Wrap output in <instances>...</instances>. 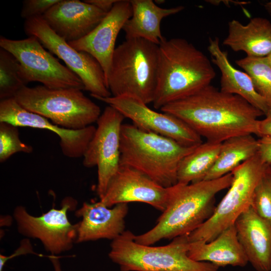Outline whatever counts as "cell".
Instances as JSON below:
<instances>
[{"label": "cell", "mask_w": 271, "mask_h": 271, "mask_svg": "<svg viewBox=\"0 0 271 271\" xmlns=\"http://www.w3.org/2000/svg\"><path fill=\"white\" fill-rule=\"evenodd\" d=\"M125 118L108 105L96 121V130L83 157L85 167L97 168V193L99 199L104 195L119 167L121 128Z\"/></svg>", "instance_id": "obj_12"}, {"label": "cell", "mask_w": 271, "mask_h": 271, "mask_svg": "<svg viewBox=\"0 0 271 271\" xmlns=\"http://www.w3.org/2000/svg\"><path fill=\"white\" fill-rule=\"evenodd\" d=\"M235 62L249 76L256 91L271 107V66L267 58L246 56Z\"/></svg>", "instance_id": "obj_27"}, {"label": "cell", "mask_w": 271, "mask_h": 271, "mask_svg": "<svg viewBox=\"0 0 271 271\" xmlns=\"http://www.w3.org/2000/svg\"><path fill=\"white\" fill-rule=\"evenodd\" d=\"M134 235L125 230L110 243L108 257L121 271H218L219 267L212 263L188 256V235L161 246L138 243Z\"/></svg>", "instance_id": "obj_6"}, {"label": "cell", "mask_w": 271, "mask_h": 271, "mask_svg": "<svg viewBox=\"0 0 271 271\" xmlns=\"http://www.w3.org/2000/svg\"><path fill=\"white\" fill-rule=\"evenodd\" d=\"M159 46L125 39L114 50L106 82L112 96L129 95L153 103L157 84Z\"/></svg>", "instance_id": "obj_5"}, {"label": "cell", "mask_w": 271, "mask_h": 271, "mask_svg": "<svg viewBox=\"0 0 271 271\" xmlns=\"http://www.w3.org/2000/svg\"><path fill=\"white\" fill-rule=\"evenodd\" d=\"M208 50L212 63L221 72L220 90L240 96L265 115L269 108L266 101L256 91L249 76L231 65L227 53L221 50L217 37L209 39Z\"/></svg>", "instance_id": "obj_21"}, {"label": "cell", "mask_w": 271, "mask_h": 271, "mask_svg": "<svg viewBox=\"0 0 271 271\" xmlns=\"http://www.w3.org/2000/svg\"><path fill=\"white\" fill-rule=\"evenodd\" d=\"M251 207L259 216L271 221V178L267 172L255 188Z\"/></svg>", "instance_id": "obj_29"}, {"label": "cell", "mask_w": 271, "mask_h": 271, "mask_svg": "<svg viewBox=\"0 0 271 271\" xmlns=\"http://www.w3.org/2000/svg\"><path fill=\"white\" fill-rule=\"evenodd\" d=\"M258 140L252 134L234 137L222 143L218 157L203 180L221 178L257 154Z\"/></svg>", "instance_id": "obj_24"}, {"label": "cell", "mask_w": 271, "mask_h": 271, "mask_svg": "<svg viewBox=\"0 0 271 271\" xmlns=\"http://www.w3.org/2000/svg\"><path fill=\"white\" fill-rule=\"evenodd\" d=\"M269 166L257 154L234 169L231 172L232 181L227 192L212 216L188 235L189 242L211 241L234 225L240 214L251 206L255 188Z\"/></svg>", "instance_id": "obj_8"}, {"label": "cell", "mask_w": 271, "mask_h": 271, "mask_svg": "<svg viewBox=\"0 0 271 271\" xmlns=\"http://www.w3.org/2000/svg\"><path fill=\"white\" fill-rule=\"evenodd\" d=\"M267 59L268 60V63H269L270 65L271 66V52L270 54L266 57Z\"/></svg>", "instance_id": "obj_38"}, {"label": "cell", "mask_w": 271, "mask_h": 271, "mask_svg": "<svg viewBox=\"0 0 271 271\" xmlns=\"http://www.w3.org/2000/svg\"><path fill=\"white\" fill-rule=\"evenodd\" d=\"M77 88L50 89L45 86L21 88L14 98L27 110L63 128L78 130L96 122L99 106Z\"/></svg>", "instance_id": "obj_7"}, {"label": "cell", "mask_w": 271, "mask_h": 271, "mask_svg": "<svg viewBox=\"0 0 271 271\" xmlns=\"http://www.w3.org/2000/svg\"><path fill=\"white\" fill-rule=\"evenodd\" d=\"M257 136L271 137V107L265 114V118L258 120L257 128Z\"/></svg>", "instance_id": "obj_33"}, {"label": "cell", "mask_w": 271, "mask_h": 271, "mask_svg": "<svg viewBox=\"0 0 271 271\" xmlns=\"http://www.w3.org/2000/svg\"><path fill=\"white\" fill-rule=\"evenodd\" d=\"M223 44L247 56L266 57L271 52V23L262 17L253 18L246 25L232 20Z\"/></svg>", "instance_id": "obj_22"}, {"label": "cell", "mask_w": 271, "mask_h": 271, "mask_svg": "<svg viewBox=\"0 0 271 271\" xmlns=\"http://www.w3.org/2000/svg\"><path fill=\"white\" fill-rule=\"evenodd\" d=\"M197 146H185L170 138L143 130L133 124L123 123L119 165L136 169L168 188L177 183L181 161Z\"/></svg>", "instance_id": "obj_4"}, {"label": "cell", "mask_w": 271, "mask_h": 271, "mask_svg": "<svg viewBox=\"0 0 271 271\" xmlns=\"http://www.w3.org/2000/svg\"><path fill=\"white\" fill-rule=\"evenodd\" d=\"M170 192V187L162 186L136 169L119 165L100 201L108 207L142 202L163 212L169 203Z\"/></svg>", "instance_id": "obj_14"}, {"label": "cell", "mask_w": 271, "mask_h": 271, "mask_svg": "<svg viewBox=\"0 0 271 271\" xmlns=\"http://www.w3.org/2000/svg\"><path fill=\"white\" fill-rule=\"evenodd\" d=\"M128 211L127 203L108 207L100 200L84 202L75 212L81 220L77 223L76 243L101 239L113 240L125 230V218Z\"/></svg>", "instance_id": "obj_18"}, {"label": "cell", "mask_w": 271, "mask_h": 271, "mask_svg": "<svg viewBox=\"0 0 271 271\" xmlns=\"http://www.w3.org/2000/svg\"><path fill=\"white\" fill-rule=\"evenodd\" d=\"M159 46L155 108L161 109L196 93L215 78V70L207 56L186 39L165 38Z\"/></svg>", "instance_id": "obj_3"}, {"label": "cell", "mask_w": 271, "mask_h": 271, "mask_svg": "<svg viewBox=\"0 0 271 271\" xmlns=\"http://www.w3.org/2000/svg\"><path fill=\"white\" fill-rule=\"evenodd\" d=\"M18 126L12 124L0 122V162L3 163L13 155L22 152L31 153L32 146L22 142L19 137Z\"/></svg>", "instance_id": "obj_28"}, {"label": "cell", "mask_w": 271, "mask_h": 271, "mask_svg": "<svg viewBox=\"0 0 271 271\" xmlns=\"http://www.w3.org/2000/svg\"><path fill=\"white\" fill-rule=\"evenodd\" d=\"M263 7L266 12L271 17V1L265 3Z\"/></svg>", "instance_id": "obj_36"}, {"label": "cell", "mask_w": 271, "mask_h": 271, "mask_svg": "<svg viewBox=\"0 0 271 271\" xmlns=\"http://www.w3.org/2000/svg\"><path fill=\"white\" fill-rule=\"evenodd\" d=\"M76 206V200L67 196L62 201L59 209L53 207L35 216L19 205L14 209L13 217L20 234L38 239L51 255H57L70 250L76 243L77 223L72 224L67 214Z\"/></svg>", "instance_id": "obj_10"}, {"label": "cell", "mask_w": 271, "mask_h": 271, "mask_svg": "<svg viewBox=\"0 0 271 271\" xmlns=\"http://www.w3.org/2000/svg\"><path fill=\"white\" fill-rule=\"evenodd\" d=\"M0 122H8L18 127L52 131L59 137L63 154L70 158L83 157L96 130V127L92 125L78 130L61 127L46 118L24 108L14 97L1 100Z\"/></svg>", "instance_id": "obj_15"}, {"label": "cell", "mask_w": 271, "mask_h": 271, "mask_svg": "<svg viewBox=\"0 0 271 271\" xmlns=\"http://www.w3.org/2000/svg\"><path fill=\"white\" fill-rule=\"evenodd\" d=\"M117 0H85V2L92 5L100 10L108 13Z\"/></svg>", "instance_id": "obj_34"}, {"label": "cell", "mask_w": 271, "mask_h": 271, "mask_svg": "<svg viewBox=\"0 0 271 271\" xmlns=\"http://www.w3.org/2000/svg\"><path fill=\"white\" fill-rule=\"evenodd\" d=\"M131 17L122 30L125 38H140L159 45L165 39L161 31L162 20L183 11V6L162 8L152 0H131Z\"/></svg>", "instance_id": "obj_23"}, {"label": "cell", "mask_w": 271, "mask_h": 271, "mask_svg": "<svg viewBox=\"0 0 271 271\" xmlns=\"http://www.w3.org/2000/svg\"><path fill=\"white\" fill-rule=\"evenodd\" d=\"M93 98L115 108L143 130L170 138L187 147L197 146L203 143L201 137L183 120L171 114L153 110L136 97Z\"/></svg>", "instance_id": "obj_13"}, {"label": "cell", "mask_w": 271, "mask_h": 271, "mask_svg": "<svg viewBox=\"0 0 271 271\" xmlns=\"http://www.w3.org/2000/svg\"><path fill=\"white\" fill-rule=\"evenodd\" d=\"M49 258L52 264L54 271H62L59 258L57 255H50Z\"/></svg>", "instance_id": "obj_35"}, {"label": "cell", "mask_w": 271, "mask_h": 271, "mask_svg": "<svg viewBox=\"0 0 271 271\" xmlns=\"http://www.w3.org/2000/svg\"><path fill=\"white\" fill-rule=\"evenodd\" d=\"M106 14L85 1L60 0L42 17L58 36L71 42L88 35Z\"/></svg>", "instance_id": "obj_17"}, {"label": "cell", "mask_w": 271, "mask_h": 271, "mask_svg": "<svg viewBox=\"0 0 271 271\" xmlns=\"http://www.w3.org/2000/svg\"><path fill=\"white\" fill-rule=\"evenodd\" d=\"M0 47L12 53L19 61L29 83L38 81L50 89L84 90L79 77L47 51L35 37L12 40L1 36Z\"/></svg>", "instance_id": "obj_11"}, {"label": "cell", "mask_w": 271, "mask_h": 271, "mask_svg": "<svg viewBox=\"0 0 271 271\" xmlns=\"http://www.w3.org/2000/svg\"><path fill=\"white\" fill-rule=\"evenodd\" d=\"M267 173L271 178V165H269L267 170Z\"/></svg>", "instance_id": "obj_37"}, {"label": "cell", "mask_w": 271, "mask_h": 271, "mask_svg": "<svg viewBox=\"0 0 271 271\" xmlns=\"http://www.w3.org/2000/svg\"><path fill=\"white\" fill-rule=\"evenodd\" d=\"M28 83L24 69L19 61L12 53L1 48V100L14 97Z\"/></svg>", "instance_id": "obj_26"}, {"label": "cell", "mask_w": 271, "mask_h": 271, "mask_svg": "<svg viewBox=\"0 0 271 271\" xmlns=\"http://www.w3.org/2000/svg\"><path fill=\"white\" fill-rule=\"evenodd\" d=\"M24 28L28 37L37 38L45 49L65 62L79 77L84 90L89 92L91 96H111L104 72L97 60L90 54L73 48L51 29L42 16L25 20Z\"/></svg>", "instance_id": "obj_9"}, {"label": "cell", "mask_w": 271, "mask_h": 271, "mask_svg": "<svg viewBox=\"0 0 271 271\" xmlns=\"http://www.w3.org/2000/svg\"><path fill=\"white\" fill-rule=\"evenodd\" d=\"M234 226L248 261L257 271H270L271 221L259 216L250 206Z\"/></svg>", "instance_id": "obj_19"}, {"label": "cell", "mask_w": 271, "mask_h": 271, "mask_svg": "<svg viewBox=\"0 0 271 271\" xmlns=\"http://www.w3.org/2000/svg\"><path fill=\"white\" fill-rule=\"evenodd\" d=\"M232 181L231 173L213 180L170 187L166 208L156 225L147 232L134 235L138 243L151 245L164 239H174L194 231L213 214L216 195L228 188Z\"/></svg>", "instance_id": "obj_2"}, {"label": "cell", "mask_w": 271, "mask_h": 271, "mask_svg": "<svg viewBox=\"0 0 271 271\" xmlns=\"http://www.w3.org/2000/svg\"><path fill=\"white\" fill-rule=\"evenodd\" d=\"M188 255L197 261L210 262L218 266L244 267L248 262L239 242L234 224L209 242H190Z\"/></svg>", "instance_id": "obj_20"}, {"label": "cell", "mask_w": 271, "mask_h": 271, "mask_svg": "<svg viewBox=\"0 0 271 271\" xmlns=\"http://www.w3.org/2000/svg\"><path fill=\"white\" fill-rule=\"evenodd\" d=\"M131 15L130 1L117 0L91 32L77 41L68 42L75 50L86 52L95 58L104 72L106 80L116 48L117 37Z\"/></svg>", "instance_id": "obj_16"}, {"label": "cell", "mask_w": 271, "mask_h": 271, "mask_svg": "<svg viewBox=\"0 0 271 271\" xmlns=\"http://www.w3.org/2000/svg\"><path fill=\"white\" fill-rule=\"evenodd\" d=\"M222 143L206 141L185 156L178 167L177 183L188 184L203 180L215 164Z\"/></svg>", "instance_id": "obj_25"}, {"label": "cell", "mask_w": 271, "mask_h": 271, "mask_svg": "<svg viewBox=\"0 0 271 271\" xmlns=\"http://www.w3.org/2000/svg\"><path fill=\"white\" fill-rule=\"evenodd\" d=\"M258 142V155L264 163L271 165V137H261Z\"/></svg>", "instance_id": "obj_32"}, {"label": "cell", "mask_w": 271, "mask_h": 271, "mask_svg": "<svg viewBox=\"0 0 271 271\" xmlns=\"http://www.w3.org/2000/svg\"><path fill=\"white\" fill-rule=\"evenodd\" d=\"M161 110L183 120L207 141L219 143L239 136L257 135L258 118L264 115L240 96L211 84Z\"/></svg>", "instance_id": "obj_1"}, {"label": "cell", "mask_w": 271, "mask_h": 271, "mask_svg": "<svg viewBox=\"0 0 271 271\" xmlns=\"http://www.w3.org/2000/svg\"><path fill=\"white\" fill-rule=\"evenodd\" d=\"M60 0H25L23 2L21 17L25 20L43 16Z\"/></svg>", "instance_id": "obj_30"}, {"label": "cell", "mask_w": 271, "mask_h": 271, "mask_svg": "<svg viewBox=\"0 0 271 271\" xmlns=\"http://www.w3.org/2000/svg\"><path fill=\"white\" fill-rule=\"evenodd\" d=\"M30 253L39 255L33 250L32 244L29 239L26 238L22 240L20 246L10 255L0 254V271H3L4 267L9 260L21 255Z\"/></svg>", "instance_id": "obj_31"}]
</instances>
